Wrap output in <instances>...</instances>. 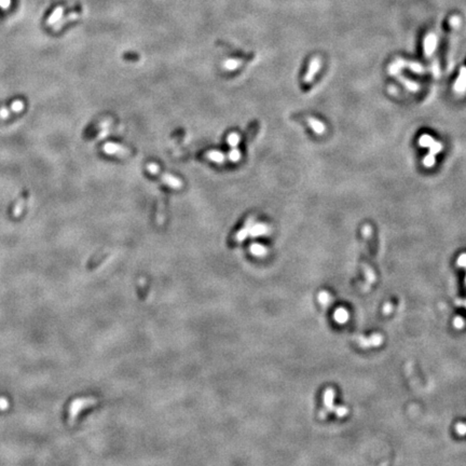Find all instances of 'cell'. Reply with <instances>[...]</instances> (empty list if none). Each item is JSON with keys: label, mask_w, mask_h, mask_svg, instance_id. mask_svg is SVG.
Listing matches in <instances>:
<instances>
[{"label": "cell", "mask_w": 466, "mask_h": 466, "mask_svg": "<svg viewBox=\"0 0 466 466\" xmlns=\"http://www.w3.org/2000/svg\"><path fill=\"white\" fill-rule=\"evenodd\" d=\"M96 403L93 398H78L71 402L67 410V422L69 425H73L78 418V415L83 409L91 407L92 405Z\"/></svg>", "instance_id": "obj_1"}, {"label": "cell", "mask_w": 466, "mask_h": 466, "mask_svg": "<svg viewBox=\"0 0 466 466\" xmlns=\"http://www.w3.org/2000/svg\"><path fill=\"white\" fill-rule=\"evenodd\" d=\"M429 149H430V152L427 153V155L424 158L423 165L425 166V168L431 169L435 165V163H436V154L439 153L442 150L443 145L440 142L434 141V142H433L432 145L429 147Z\"/></svg>", "instance_id": "obj_2"}, {"label": "cell", "mask_w": 466, "mask_h": 466, "mask_svg": "<svg viewBox=\"0 0 466 466\" xmlns=\"http://www.w3.org/2000/svg\"><path fill=\"white\" fill-rule=\"evenodd\" d=\"M438 38L434 32H429L424 38V54L426 58H432L437 48Z\"/></svg>", "instance_id": "obj_3"}, {"label": "cell", "mask_w": 466, "mask_h": 466, "mask_svg": "<svg viewBox=\"0 0 466 466\" xmlns=\"http://www.w3.org/2000/svg\"><path fill=\"white\" fill-rule=\"evenodd\" d=\"M321 66V59L319 57H315L314 58L311 59V62L309 64V68L306 76H304V82L306 83H311L313 81L315 75L319 73Z\"/></svg>", "instance_id": "obj_4"}, {"label": "cell", "mask_w": 466, "mask_h": 466, "mask_svg": "<svg viewBox=\"0 0 466 466\" xmlns=\"http://www.w3.org/2000/svg\"><path fill=\"white\" fill-rule=\"evenodd\" d=\"M453 91L458 95H464L466 93V67H461L458 79L453 85Z\"/></svg>", "instance_id": "obj_5"}, {"label": "cell", "mask_w": 466, "mask_h": 466, "mask_svg": "<svg viewBox=\"0 0 466 466\" xmlns=\"http://www.w3.org/2000/svg\"><path fill=\"white\" fill-rule=\"evenodd\" d=\"M103 150L105 153H107L109 155H114V154L123 155V154L129 153V150H127L126 148H124L123 146H120L119 144L112 143V142H108L105 144V145L103 146Z\"/></svg>", "instance_id": "obj_6"}, {"label": "cell", "mask_w": 466, "mask_h": 466, "mask_svg": "<svg viewBox=\"0 0 466 466\" xmlns=\"http://www.w3.org/2000/svg\"><path fill=\"white\" fill-rule=\"evenodd\" d=\"M270 232V228L265 224H255L248 229V234L252 236H262L268 234Z\"/></svg>", "instance_id": "obj_7"}, {"label": "cell", "mask_w": 466, "mask_h": 466, "mask_svg": "<svg viewBox=\"0 0 466 466\" xmlns=\"http://www.w3.org/2000/svg\"><path fill=\"white\" fill-rule=\"evenodd\" d=\"M307 122H308V124L312 127L314 133H316L318 135H323L325 133L326 126L321 121L313 118V116H309V118H307Z\"/></svg>", "instance_id": "obj_8"}, {"label": "cell", "mask_w": 466, "mask_h": 466, "mask_svg": "<svg viewBox=\"0 0 466 466\" xmlns=\"http://www.w3.org/2000/svg\"><path fill=\"white\" fill-rule=\"evenodd\" d=\"M323 401H324V405H325V408H326L327 411H328V412L332 411V410H334V408H335V405H334L335 391L332 390V388H327V390L325 391Z\"/></svg>", "instance_id": "obj_9"}, {"label": "cell", "mask_w": 466, "mask_h": 466, "mask_svg": "<svg viewBox=\"0 0 466 466\" xmlns=\"http://www.w3.org/2000/svg\"><path fill=\"white\" fill-rule=\"evenodd\" d=\"M161 178H162L163 182H165L166 185L170 186L171 188H174V189H180L182 187V181L179 178H177L176 176L171 174H163L161 176Z\"/></svg>", "instance_id": "obj_10"}, {"label": "cell", "mask_w": 466, "mask_h": 466, "mask_svg": "<svg viewBox=\"0 0 466 466\" xmlns=\"http://www.w3.org/2000/svg\"><path fill=\"white\" fill-rule=\"evenodd\" d=\"M350 319V314L348 311L346 309H343V308H339V309H337L335 311V313H334V320L336 323L338 324H346L347 321L349 320Z\"/></svg>", "instance_id": "obj_11"}, {"label": "cell", "mask_w": 466, "mask_h": 466, "mask_svg": "<svg viewBox=\"0 0 466 466\" xmlns=\"http://www.w3.org/2000/svg\"><path fill=\"white\" fill-rule=\"evenodd\" d=\"M395 76L397 77V79L403 83V86H404L405 87H407L408 90L412 91V92H418V91L420 90V86L418 85L417 82L409 80V79H407V78H405L404 76L399 75V74H397V75H395Z\"/></svg>", "instance_id": "obj_12"}, {"label": "cell", "mask_w": 466, "mask_h": 466, "mask_svg": "<svg viewBox=\"0 0 466 466\" xmlns=\"http://www.w3.org/2000/svg\"><path fill=\"white\" fill-rule=\"evenodd\" d=\"M407 66V60H405L403 58H397L395 62H394L390 67H388V73H390L391 75H397L399 74V71H401L403 68H405Z\"/></svg>", "instance_id": "obj_13"}, {"label": "cell", "mask_w": 466, "mask_h": 466, "mask_svg": "<svg viewBox=\"0 0 466 466\" xmlns=\"http://www.w3.org/2000/svg\"><path fill=\"white\" fill-rule=\"evenodd\" d=\"M206 158L212 161V162H214V163L221 164V163L225 162V154L221 151H218V150L208 151L207 154H206Z\"/></svg>", "instance_id": "obj_14"}, {"label": "cell", "mask_w": 466, "mask_h": 466, "mask_svg": "<svg viewBox=\"0 0 466 466\" xmlns=\"http://www.w3.org/2000/svg\"><path fill=\"white\" fill-rule=\"evenodd\" d=\"M243 64V62L241 59H235V58H229V59H226L224 64H223V67L226 69V70H229V71H233V70H235L237 69L238 67H240V66Z\"/></svg>", "instance_id": "obj_15"}, {"label": "cell", "mask_w": 466, "mask_h": 466, "mask_svg": "<svg viewBox=\"0 0 466 466\" xmlns=\"http://www.w3.org/2000/svg\"><path fill=\"white\" fill-rule=\"evenodd\" d=\"M63 12H64V8H63V7H58L57 9H55L54 12H53L51 15H50V18H49L48 21H47L48 25H52V24H54V23H57L58 21H59L60 19H62Z\"/></svg>", "instance_id": "obj_16"}, {"label": "cell", "mask_w": 466, "mask_h": 466, "mask_svg": "<svg viewBox=\"0 0 466 466\" xmlns=\"http://www.w3.org/2000/svg\"><path fill=\"white\" fill-rule=\"evenodd\" d=\"M366 342V347H379L381 346L382 341H383V338H382L381 335H373L368 340H364Z\"/></svg>", "instance_id": "obj_17"}, {"label": "cell", "mask_w": 466, "mask_h": 466, "mask_svg": "<svg viewBox=\"0 0 466 466\" xmlns=\"http://www.w3.org/2000/svg\"><path fill=\"white\" fill-rule=\"evenodd\" d=\"M318 300H319L320 304H321V306H323V307L329 306L330 302H331V296H330V293L325 291H320V292L319 293V296H318Z\"/></svg>", "instance_id": "obj_18"}, {"label": "cell", "mask_w": 466, "mask_h": 466, "mask_svg": "<svg viewBox=\"0 0 466 466\" xmlns=\"http://www.w3.org/2000/svg\"><path fill=\"white\" fill-rule=\"evenodd\" d=\"M407 66L409 69L413 71L415 74H424L426 69L422 64H420L419 62H407Z\"/></svg>", "instance_id": "obj_19"}, {"label": "cell", "mask_w": 466, "mask_h": 466, "mask_svg": "<svg viewBox=\"0 0 466 466\" xmlns=\"http://www.w3.org/2000/svg\"><path fill=\"white\" fill-rule=\"evenodd\" d=\"M240 141H241V136L235 132H232L228 136H227V143H228L232 148H235L238 145Z\"/></svg>", "instance_id": "obj_20"}, {"label": "cell", "mask_w": 466, "mask_h": 466, "mask_svg": "<svg viewBox=\"0 0 466 466\" xmlns=\"http://www.w3.org/2000/svg\"><path fill=\"white\" fill-rule=\"evenodd\" d=\"M435 140L429 134H424L419 138V145L423 148H429Z\"/></svg>", "instance_id": "obj_21"}, {"label": "cell", "mask_w": 466, "mask_h": 466, "mask_svg": "<svg viewBox=\"0 0 466 466\" xmlns=\"http://www.w3.org/2000/svg\"><path fill=\"white\" fill-rule=\"evenodd\" d=\"M251 251L254 255H257V256H263V255L267 254V248L262 245V244H253Z\"/></svg>", "instance_id": "obj_22"}, {"label": "cell", "mask_w": 466, "mask_h": 466, "mask_svg": "<svg viewBox=\"0 0 466 466\" xmlns=\"http://www.w3.org/2000/svg\"><path fill=\"white\" fill-rule=\"evenodd\" d=\"M25 202H26L25 198H22V199L20 200V201H19L18 203H16L15 207H14V209H13V215L15 216V217H19V216L22 214V212H23Z\"/></svg>", "instance_id": "obj_23"}, {"label": "cell", "mask_w": 466, "mask_h": 466, "mask_svg": "<svg viewBox=\"0 0 466 466\" xmlns=\"http://www.w3.org/2000/svg\"><path fill=\"white\" fill-rule=\"evenodd\" d=\"M241 157H242L241 151L236 148H233L232 150L228 153V158L231 162H237V161H240Z\"/></svg>", "instance_id": "obj_24"}, {"label": "cell", "mask_w": 466, "mask_h": 466, "mask_svg": "<svg viewBox=\"0 0 466 466\" xmlns=\"http://www.w3.org/2000/svg\"><path fill=\"white\" fill-rule=\"evenodd\" d=\"M332 411H334L336 413L337 417H339V418H343V417H346V415L349 413V409L347 407H343V406H338V407H335L334 410H332Z\"/></svg>", "instance_id": "obj_25"}, {"label": "cell", "mask_w": 466, "mask_h": 466, "mask_svg": "<svg viewBox=\"0 0 466 466\" xmlns=\"http://www.w3.org/2000/svg\"><path fill=\"white\" fill-rule=\"evenodd\" d=\"M11 109H12L14 113H21L22 110L24 109V104L21 101H15L13 102L12 105H11Z\"/></svg>", "instance_id": "obj_26"}, {"label": "cell", "mask_w": 466, "mask_h": 466, "mask_svg": "<svg viewBox=\"0 0 466 466\" xmlns=\"http://www.w3.org/2000/svg\"><path fill=\"white\" fill-rule=\"evenodd\" d=\"M432 73L434 75L435 78H439L440 77V66L438 64L437 60H434V63L432 65Z\"/></svg>", "instance_id": "obj_27"}, {"label": "cell", "mask_w": 466, "mask_h": 466, "mask_svg": "<svg viewBox=\"0 0 466 466\" xmlns=\"http://www.w3.org/2000/svg\"><path fill=\"white\" fill-rule=\"evenodd\" d=\"M453 326L456 327L457 329H462L463 327L465 326V321L461 318V316H457V318H454V320H453Z\"/></svg>", "instance_id": "obj_28"}, {"label": "cell", "mask_w": 466, "mask_h": 466, "mask_svg": "<svg viewBox=\"0 0 466 466\" xmlns=\"http://www.w3.org/2000/svg\"><path fill=\"white\" fill-rule=\"evenodd\" d=\"M456 433L460 436L466 435V424L465 423H458L456 425Z\"/></svg>", "instance_id": "obj_29"}, {"label": "cell", "mask_w": 466, "mask_h": 466, "mask_svg": "<svg viewBox=\"0 0 466 466\" xmlns=\"http://www.w3.org/2000/svg\"><path fill=\"white\" fill-rule=\"evenodd\" d=\"M147 170L149 171V173H151V174H153V175L159 174V172H160L159 165L155 164V163H149V164L147 165Z\"/></svg>", "instance_id": "obj_30"}, {"label": "cell", "mask_w": 466, "mask_h": 466, "mask_svg": "<svg viewBox=\"0 0 466 466\" xmlns=\"http://www.w3.org/2000/svg\"><path fill=\"white\" fill-rule=\"evenodd\" d=\"M457 264L459 265L460 268H463V269H466V254H462V255H460L458 260H457Z\"/></svg>", "instance_id": "obj_31"}, {"label": "cell", "mask_w": 466, "mask_h": 466, "mask_svg": "<svg viewBox=\"0 0 466 466\" xmlns=\"http://www.w3.org/2000/svg\"><path fill=\"white\" fill-rule=\"evenodd\" d=\"M362 232H363V235L365 237H370L371 235H373V228H371L369 225H366V226H364Z\"/></svg>", "instance_id": "obj_32"}, {"label": "cell", "mask_w": 466, "mask_h": 466, "mask_svg": "<svg viewBox=\"0 0 466 466\" xmlns=\"http://www.w3.org/2000/svg\"><path fill=\"white\" fill-rule=\"evenodd\" d=\"M9 408V402L4 397H0V410H7Z\"/></svg>", "instance_id": "obj_33"}, {"label": "cell", "mask_w": 466, "mask_h": 466, "mask_svg": "<svg viewBox=\"0 0 466 466\" xmlns=\"http://www.w3.org/2000/svg\"><path fill=\"white\" fill-rule=\"evenodd\" d=\"M11 4V0H0V7L2 9H8Z\"/></svg>", "instance_id": "obj_34"}, {"label": "cell", "mask_w": 466, "mask_h": 466, "mask_svg": "<svg viewBox=\"0 0 466 466\" xmlns=\"http://www.w3.org/2000/svg\"><path fill=\"white\" fill-rule=\"evenodd\" d=\"M9 115H10V113H9V110H8V109H5V108H3V109H1V110H0V116H1V118H2V119H5V118H8V116H9Z\"/></svg>", "instance_id": "obj_35"}, {"label": "cell", "mask_w": 466, "mask_h": 466, "mask_svg": "<svg viewBox=\"0 0 466 466\" xmlns=\"http://www.w3.org/2000/svg\"><path fill=\"white\" fill-rule=\"evenodd\" d=\"M383 310H384V313H385V314L391 313V311H392V306H391V304H385L384 308H383Z\"/></svg>", "instance_id": "obj_36"}, {"label": "cell", "mask_w": 466, "mask_h": 466, "mask_svg": "<svg viewBox=\"0 0 466 466\" xmlns=\"http://www.w3.org/2000/svg\"><path fill=\"white\" fill-rule=\"evenodd\" d=\"M465 282H466V276H465Z\"/></svg>", "instance_id": "obj_37"}]
</instances>
